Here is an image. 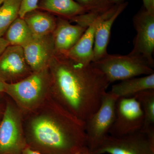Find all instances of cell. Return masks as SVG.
I'll list each match as a JSON object with an SVG mask.
<instances>
[{
	"instance_id": "6da1fadb",
	"label": "cell",
	"mask_w": 154,
	"mask_h": 154,
	"mask_svg": "<svg viewBox=\"0 0 154 154\" xmlns=\"http://www.w3.org/2000/svg\"><path fill=\"white\" fill-rule=\"evenodd\" d=\"M23 114L27 145L42 154H90L85 122L50 95L37 108Z\"/></svg>"
},
{
	"instance_id": "7a4b0ae2",
	"label": "cell",
	"mask_w": 154,
	"mask_h": 154,
	"mask_svg": "<svg viewBox=\"0 0 154 154\" xmlns=\"http://www.w3.org/2000/svg\"><path fill=\"white\" fill-rule=\"evenodd\" d=\"M50 95L58 104L85 122L99 109L110 83L103 73L92 65L75 62L56 53L48 66Z\"/></svg>"
},
{
	"instance_id": "3957f363",
	"label": "cell",
	"mask_w": 154,
	"mask_h": 154,
	"mask_svg": "<svg viewBox=\"0 0 154 154\" xmlns=\"http://www.w3.org/2000/svg\"><path fill=\"white\" fill-rule=\"evenodd\" d=\"M51 77L48 67L33 72L18 82L5 83V92L22 113L40 106L50 95Z\"/></svg>"
},
{
	"instance_id": "277c9868",
	"label": "cell",
	"mask_w": 154,
	"mask_h": 154,
	"mask_svg": "<svg viewBox=\"0 0 154 154\" xmlns=\"http://www.w3.org/2000/svg\"><path fill=\"white\" fill-rule=\"evenodd\" d=\"M91 64L103 73L110 84L154 73L153 68L145 60L131 53L126 55L108 54Z\"/></svg>"
},
{
	"instance_id": "5b68a950",
	"label": "cell",
	"mask_w": 154,
	"mask_h": 154,
	"mask_svg": "<svg viewBox=\"0 0 154 154\" xmlns=\"http://www.w3.org/2000/svg\"><path fill=\"white\" fill-rule=\"evenodd\" d=\"M27 146L22 111L7 95L5 109L0 122V154H21Z\"/></svg>"
},
{
	"instance_id": "8992f818",
	"label": "cell",
	"mask_w": 154,
	"mask_h": 154,
	"mask_svg": "<svg viewBox=\"0 0 154 154\" xmlns=\"http://www.w3.org/2000/svg\"><path fill=\"white\" fill-rule=\"evenodd\" d=\"M154 154V129L114 137L108 134L90 154Z\"/></svg>"
},
{
	"instance_id": "52a82bcc",
	"label": "cell",
	"mask_w": 154,
	"mask_h": 154,
	"mask_svg": "<svg viewBox=\"0 0 154 154\" xmlns=\"http://www.w3.org/2000/svg\"><path fill=\"white\" fill-rule=\"evenodd\" d=\"M118 99L110 91H107L99 109L85 122L90 154L97 148L105 137L109 134L115 119L116 105Z\"/></svg>"
},
{
	"instance_id": "ba28073f",
	"label": "cell",
	"mask_w": 154,
	"mask_h": 154,
	"mask_svg": "<svg viewBox=\"0 0 154 154\" xmlns=\"http://www.w3.org/2000/svg\"><path fill=\"white\" fill-rule=\"evenodd\" d=\"M143 122V111L137 99L134 96L118 98L109 134L119 137L137 132L142 128Z\"/></svg>"
},
{
	"instance_id": "9c48e42d",
	"label": "cell",
	"mask_w": 154,
	"mask_h": 154,
	"mask_svg": "<svg viewBox=\"0 0 154 154\" xmlns=\"http://www.w3.org/2000/svg\"><path fill=\"white\" fill-rule=\"evenodd\" d=\"M133 22L137 35L134 39L133 49L130 53L143 58L153 68L154 13L143 8L135 15Z\"/></svg>"
},
{
	"instance_id": "30bf717a",
	"label": "cell",
	"mask_w": 154,
	"mask_h": 154,
	"mask_svg": "<svg viewBox=\"0 0 154 154\" xmlns=\"http://www.w3.org/2000/svg\"><path fill=\"white\" fill-rule=\"evenodd\" d=\"M33 72L21 46L9 45L0 55V79L5 82H18Z\"/></svg>"
},
{
	"instance_id": "8fae6325",
	"label": "cell",
	"mask_w": 154,
	"mask_h": 154,
	"mask_svg": "<svg viewBox=\"0 0 154 154\" xmlns=\"http://www.w3.org/2000/svg\"><path fill=\"white\" fill-rule=\"evenodd\" d=\"M118 5L113 6L108 11L97 17L88 26L76 44L63 54L77 63L85 66L91 64L94 58L93 49L96 28L100 22L115 12Z\"/></svg>"
},
{
	"instance_id": "7c38bea8",
	"label": "cell",
	"mask_w": 154,
	"mask_h": 154,
	"mask_svg": "<svg viewBox=\"0 0 154 154\" xmlns=\"http://www.w3.org/2000/svg\"><path fill=\"white\" fill-rule=\"evenodd\" d=\"M22 48L26 60L33 72L48 67L56 54L52 33L44 36H33Z\"/></svg>"
},
{
	"instance_id": "4fadbf2b",
	"label": "cell",
	"mask_w": 154,
	"mask_h": 154,
	"mask_svg": "<svg viewBox=\"0 0 154 154\" xmlns=\"http://www.w3.org/2000/svg\"><path fill=\"white\" fill-rule=\"evenodd\" d=\"M88 27L73 25L68 19L59 17L52 33L56 53L64 54L76 44Z\"/></svg>"
},
{
	"instance_id": "5bb4252c",
	"label": "cell",
	"mask_w": 154,
	"mask_h": 154,
	"mask_svg": "<svg viewBox=\"0 0 154 154\" xmlns=\"http://www.w3.org/2000/svg\"><path fill=\"white\" fill-rule=\"evenodd\" d=\"M128 5L124 2L119 5L116 11L111 16L100 22L95 33L93 49V62L96 61L104 57L108 54L107 48L110 40L111 28L115 20L124 11Z\"/></svg>"
},
{
	"instance_id": "9a60e30c",
	"label": "cell",
	"mask_w": 154,
	"mask_h": 154,
	"mask_svg": "<svg viewBox=\"0 0 154 154\" xmlns=\"http://www.w3.org/2000/svg\"><path fill=\"white\" fill-rule=\"evenodd\" d=\"M151 89H154V73L122 81L113 85L110 92L118 98H125Z\"/></svg>"
},
{
	"instance_id": "2e32d148",
	"label": "cell",
	"mask_w": 154,
	"mask_h": 154,
	"mask_svg": "<svg viewBox=\"0 0 154 154\" xmlns=\"http://www.w3.org/2000/svg\"><path fill=\"white\" fill-rule=\"evenodd\" d=\"M38 10L29 12L23 18L33 36L52 34L56 26V18L51 14Z\"/></svg>"
},
{
	"instance_id": "e0dca14e",
	"label": "cell",
	"mask_w": 154,
	"mask_h": 154,
	"mask_svg": "<svg viewBox=\"0 0 154 154\" xmlns=\"http://www.w3.org/2000/svg\"><path fill=\"white\" fill-rule=\"evenodd\" d=\"M38 9L57 14L68 20L88 13L75 0H40L38 3Z\"/></svg>"
},
{
	"instance_id": "ac0fdd59",
	"label": "cell",
	"mask_w": 154,
	"mask_h": 154,
	"mask_svg": "<svg viewBox=\"0 0 154 154\" xmlns=\"http://www.w3.org/2000/svg\"><path fill=\"white\" fill-rule=\"evenodd\" d=\"M5 35L4 38L10 45H17L22 47L33 37V34L25 20L19 17L11 24Z\"/></svg>"
},
{
	"instance_id": "d6986e66",
	"label": "cell",
	"mask_w": 154,
	"mask_h": 154,
	"mask_svg": "<svg viewBox=\"0 0 154 154\" xmlns=\"http://www.w3.org/2000/svg\"><path fill=\"white\" fill-rule=\"evenodd\" d=\"M134 97L139 102L143 112V125L141 131L147 132L154 129V89L141 91Z\"/></svg>"
},
{
	"instance_id": "ffe728a7",
	"label": "cell",
	"mask_w": 154,
	"mask_h": 154,
	"mask_svg": "<svg viewBox=\"0 0 154 154\" xmlns=\"http://www.w3.org/2000/svg\"><path fill=\"white\" fill-rule=\"evenodd\" d=\"M22 0H5L0 6V37H3L13 22L19 17Z\"/></svg>"
},
{
	"instance_id": "44dd1931",
	"label": "cell",
	"mask_w": 154,
	"mask_h": 154,
	"mask_svg": "<svg viewBox=\"0 0 154 154\" xmlns=\"http://www.w3.org/2000/svg\"><path fill=\"white\" fill-rule=\"evenodd\" d=\"M82 6L88 13L102 14L111 8L113 6L109 0H75Z\"/></svg>"
},
{
	"instance_id": "7402d4cb",
	"label": "cell",
	"mask_w": 154,
	"mask_h": 154,
	"mask_svg": "<svg viewBox=\"0 0 154 154\" xmlns=\"http://www.w3.org/2000/svg\"><path fill=\"white\" fill-rule=\"evenodd\" d=\"M38 2L39 0H22L19 17L23 18L26 14L38 9Z\"/></svg>"
},
{
	"instance_id": "603a6c76",
	"label": "cell",
	"mask_w": 154,
	"mask_h": 154,
	"mask_svg": "<svg viewBox=\"0 0 154 154\" xmlns=\"http://www.w3.org/2000/svg\"><path fill=\"white\" fill-rule=\"evenodd\" d=\"M7 94L5 93H0V121L2 118L5 109Z\"/></svg>"
},
{
	"instance_id": "cb8c5ba5",
	"label": "cell",
	"mask_w": 154,
	"mask_h": 154,
	"mask_svg": "<svg viewBox=\"0 0 154 154\" xmlns=\"http://www.w3.org/2000/svg\"><path fill=\"white\" fill-rule=\"evenodd\" d=\"M144 8L149 12L154 13V0H142Z\"/></svg>"
},
{
	"instance_id": "d4e9b609",
	"label": "cell",
	"mask_w": 154,
	"mask_h": 154,
	"mask_svg": "<svg viewBox=\"0 0 154 154\" xmlns=\"http://www.w3.org/2000/svg\"><path fill=\"white\" fill-rule=\"evenodd\" d=\"M9 45L8 42L4 37H0V55Z\"/></svg>"
},
{
	"instance_id": "484cf974",
	"label": "cell",
	"mask_w": 154,
	"mask_h": 154,
	"mask_svg": "<svg viewBox=\"0 0 154 154\" xmlns=\"http://www.w3.org/2000/svg\"><path fill=\"white\" fill-rule=\"evenodd\" d=\"M21 154H42L39 152L34 150L27 146L22 151Z\"/></svg>"
},
{
	"instance_id": "4316f807",
	"label": "cell",
	"mask_w": 154,
	"mask_h": 154,
	"mask_svg": "<svg viewBox=\"0 0 154 154\" xmlns=\"http://www.w3.org/2000/svg\"><path fill=\"white\" fill-rule=\"evenodd\" d=\"M5 82L0 79V93H5Z\"/></svg>"
},
{
	"instance_id": "83f0119b",
	"label": "cell",
	"mask_w": 154,
	"mask_h": 154,
	"mask_svg": "<svg viewBox=\"0 0 154 154\" xmlns=\"http://www.w3.org/2000/svg\"><path fill=\"white\" fill-rule=\"evenodd\" d=\"M112 5H118L124 2V0H109Z\"/></svg>"
},
{
	"instance_id": "f1b7e54d",
	"label": "cell",
	"mask_w": 154,
	"mask_h": 154,
	"mask_svg": "<svg viewBox=\"0 0 154 154\" xmlns=\"http://www.w3.org/2000/svg\"><path fill=\"white\" fill-rule=\"evenodd\" d=\"M4 1L5 0H0V6L2 5V4L4 2Z\"/></svg>"
}]
</instances>
